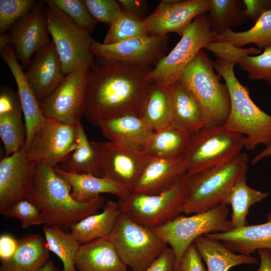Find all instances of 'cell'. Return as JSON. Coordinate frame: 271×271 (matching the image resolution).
Wrapping results in <instances>:
<instances>
[{
    "mask_svg": "<svg viewBox=\"0 0 271 271\" xmlns=\"http://www.w3.org/2000/svg\"><path fill=\"white\" fill-rule=\"evenodd\" d=\"M150 72L140 63L104 60L95 65L88 71L84 115L96 126L120 116H139L153 83Z\"/></svg>",
    "mask_w": 271,
    "mask_h": 271,
    "instance_id": "6da1fadb",
    "label": "cell"
},
{
    "mask_svg": "<svg viewBox=\"0 0 271 271\" xmlns=\"http://www.w3.org/2000/svg\"><path fill=\"white\" fill-rule=\"evenodd\" d=\"M71 192L69 183L53 167L35 163L32 184L26 199L40 210L44 225L69 228L83 218L99 212L105 204L101 195L80 202L73 198Z\"/></svg>",
    "mask_w": 271,
    "mask_h": 271,
    "instance_id": "7a4b0ae2",
    "label": "cell"
},
{
    "mask_svg": "<svg viewBox=\"0 0 271 271\" xmlns=\"http://www.w3.org/2000/svg\"><path fill=\"white\" fill-rule=\"evenodd\" d=\"M233 59L217 57L213 68L225 82L230 97V109L223 124L228 130L245 137V148L252 151L259 145L271 143V115L259 108L250 97L249 90L236 77Z\"/></svg>",
    "mask_w": 271,
    "mask_h": 271,
    "instance_id": "3957f363",
    "label": "cell"
},
{
    "mask_svg": "<svg viewBox=\"0 0 271 271\" xmlns=\"http://www.w3.org/2000/svg\"><path fill=\"white\" fill-rule=\"evenodd\" d=\"M249 158L241 153L226 164L187 174L181 213L197 214L212 209L225 200L235 183L245 176Z\"/></svg>",
    "mask_w": 271,
    "mask_h": 271,
    "instance_id": "277c9868",
    "label": "cell"
},
{
    "mask_svg": "<svg viewBox=\"0 0 271 271\" xmlns=\"http://www.w3.org/2000/svg\"><path fill=\"white\" fill-rule=\"evenodd\" d=\"M214 69L212 62L202 49L184 70L179 80L200 105L208 126L223 125L230 109L227 86L220 82Z\"/></svg>",
    "mask_w": 271,
    "mask_h": 271,
    "instance_id": "5b68a950",
    "label": "cell"
},
{
    "mask_svg": "<svg viewBox=\"0 0 271 271\" xmlns=\"http://www.w3.org/2000/svg\"><path fill=\"white\" fill-rule=\"evenodd\" d=\"M245 137L223 125H206L190 134L182 156L190 175L221 165L236 158L245 148Z\"/></svg>",
    "mask_w": 271,
    "mask_h": 271,
    "instance_id": "8992f818",
    "label": "cell"
},
{
    "mask_svg": "<svg viewBox=\"0 0 271 271\" xmlns=\"http://www.w3.org/2000/svg\"><path fill=\"white\" fill-rule=\"evenodd\" d=\"M229 211L228 205L222 203L208 211L191 216L179 215L162 226L152 229L173 249L175 255L174 271H178L182 256L196 238L233 229L228 219Z\"/></svg>",
    "mask_w": 271,
    "mask_h": 271,
    "instance_id": "52a82bcc",
    "label": "cell"
},
{
    "mask_svg": "<svg viewBox=\"0 0 271 271\" xmlns=\"http://www.w3.org/2000/svg\"><path fill=\"white\" fill-rule=\"evenodd\" d=\"M44 2L48 29L60 57L63 74L67 75L82 64L93 68L94 40L90 32L78 27L50 0Z\"/></svg>",
    "mask_w": 271,
    "mask_h": 271,
    "instance_id": "ba28073f",
    "label": "cell"
},
{
    "mask_svg": "<svg viewBox=\"0 0 271 271\" xmlns=\"http://www.w3.org/2000/svg\"><path fill=\"white\" fill-rule=\"evenodd\" d=\"M108 237L123 262L132 271L146 269L168 247L151 229L121 212Z\"/></svg>",
    "mask_w": 271,
    "mask_h": 271,
    "instance_id": "9c48e42d",
    "label": "cell"
},
{
    "mask_svg": "<svg viewBox=\"0 0 271 271\" xmlns=\"http://www.w3.org/2000/svg\"><path fill=\"white\" fill-rule=\"evenodd\" d=\"M216 36L207 15L197 17L185 30L174 48L150 70V79L165 88L179 81L184 70L199 52L204 49Z\"/></svg>",
    "mask_w": 271,
    "mask_h": 271,
    "instance_id": "30bf717a",
    "label": "cell"
},
{
    "mask_svg": "<svg viewBox=\"0 0 271 271\" xmlns=\"http://www.w3.org/2000/svg\"><path fill=\"white\" fill-rule=\"evenodd\" d=\"M186 174L161 193L148 195L132 192L125 198L118 199L120 211L151 229L172 221L182 213Z\"/></svg>",
    "mask_w": 271,
    "mask_h": 271,
    "instance_id": "8fae6325",
    "label": "cell"
},
{
    "mask_svg": "<svg viewBox=\"0 0 271 271\" xmlns=\"http://www.w3.org/2000/svg\"><path fill=\"white\" fill-rule=\"evenodd\" d=\"M90 68L86 64L79 65L65 75L50 94L39 101L45 118L73 125L80 122L84 113L86 82Z\"/></svg>",
    "mask_w": 271,
    "mask_h": 271,
    "instance_id": "7c38bea8",
    "label": "cell"
},
{
    "mask_svg": "<svg viewBox=\"0 0 271 271\" xmlns=\"http://www.w3.org/2000/svg\"><path fill=\"white\" fill-rule=\"evenodd\" d=\"M77 144L76 125L46 118L26 151L30 161L54 168L76 149Z\"/></svg>",
    "mask_w": 271,
    "mask_h": 271,
    "instance_id": "4fadbf2b",
    "label": "cell"
},
{
    "mask_svg": "<svg viewBox=\"0 0 271 271\" xmlns=\"http://www.w3.org/2000/svg\"><path fill=\"white\" fill-rule=\"evenodd\" d=\"M149 159L141 150L109 141L100 142L101 177L111 179L130 192Z\"/></svg>",
    "mask_w": 271,
    "mask_h": 271,
    "instance_id": "5bb4252c",
    "label": "cell"
},
{
    "mask_svg": "<svg viewBox=\"0 0 271 271\" xmlns=\"http://www.w3.org/2000/svg\"><path fill=\"white\" fill-rule=\"evenodd\" d=\"M9 30L18 60L23 68H28L36 52L51 42L44 1L37 2L31 12L18 20Z\"/></svg>",
    "mask_w": 271,
    "mask_h": 271,
    "instance_id": "9a60e30c",
    "label": "cell"
},
{
    "mask_svg": "<svg viewBox=\"0 0 271 271\" xmlns=\"http://www.w3.org/2000/svg\"><path fill=\"white\" fill-rule=\"evenodd\" d=\"M210 4V0H178L173 3L163 0L143 22L149 35L174 32L181 37L197 17L209 11Z\"/></svg>",
    "mask_w": 271,
    "mask_h": 271,
    "instance_id": "2e32d148",
    "label": "cell"
},
{
    "mask_svg": "<svg viewBox=\"0 0 271 271\" xmlns=\"http://www.w3.org/2000/svg\"><path fill=\"white\" fill-rule=\"evenodd\" d=\"M167 35H148L132 38L117 43L104 44L94 40L91 50L94 56L104 60L156 64L168 50Z\"/></svg>",
    "mask_w": 271,
    "mask_h": 271,
    "instance_id": "e0dca14e",
    "label": "cell"
},
{
    "mask_svg": "<svg viewBox=\"0 0 271 271\" xmlns=\"http://www.w3.org/2000/svg\"><path fill=\"white\" fill-rule=\"evenodd\" d=\"M35 163L27 156L25 144L0 162V213L27 198L32 184Z\"/></svg>",
    "mask_w": 271,
    "mask_h": 271,
    "instance_id": "ac0fdd59",
    "label": "cell"
},
{
    "mask_svg": "<svg viewBox=\"0 0 271 271\" xmlns=\"http://www.w3.org/2000/svg\"><path fill=\"white\" fill-rule=\"evenodd\" d=\"M25 74L38 101L57 87L65 75L62 72L61 60L52 41L36 52Z\"/></svg>",
    "mask_w": 271,
    "mask_h": 271,
    "instance_id": "d6986e66",
    "label": "cell"
},
{
    "mask_svg": "<svg viewBox=\"0 0 271 271\" xmlns=\"http://www.w3.org/2000/svg\"><path fill=\"white\" fill-rule=\"evenodd\" d=\"M2 58L7 64L15 80L26 129L25 142L26 150L37 129L46 119L40 109L39 101L31 89L23 67L18 62L12 44L1 51Z\"/></svg>",
    "mask_w": 271,
    "mask_h": 271,
    "instance_id": "ffe728a7",
    "label": "cell"
},
{
    "mask_svg": "<svg viewBox=\"0 0 271 271\" xmlns=\"http://www.w3.org/2000/svg\"><path fill=\"white\" fill-rule=\"evenodd\" d=\"M187 172L182 155L171 158H150L132 192L148 195L161 193Z\"/></svg>",
    "mask_w": 271,
    "mask_h": 271,
    "instance_id": "44dd1931",
    "label": "cell"
},
{
    "mask_svg": "<svg viewBox=\"0 0 271 271\" xmlns=\"http://www.w3.org/2000/svg\"><path fill=\"white\" fill-rule=\"evenodd\" d=\"M266 222L256 225H247L225 232L205 234L219 240L232 252L251 254L261 248L271 250V212L266 215Z\"/></svg>",
    "mask_w": 271,
    "mask_h": 271,
    "instance_id": "7402d4cb",
    "label": "cell"
},
{
    "mask_svg": "<svg viewBox=\"0 0 271 271\" xmlns=\"http://www.w3.org/2000/svg\"><path fill=\"white\" fill-rule=\"evenodd\" d=\"M75 265L78 271H128L108 237L80 245Z\"/></svg>",
    "mask_w": 271,
    "mask_h": 271,
    "instance_id": "603a6c76",
    "label": "cell"
},
{
    "mask_svg": "<svg viewBox=\"0 0 271 271\" xmlns=\"http://www.w3.org/2000/svg\"><path fill=\"white\" fill-rule=\"evenodd\" d=\"M167 88L171 109L172 123L192 133L206 125L200 105L190 91L178 81Z\"/></svg>",
    "mask_w": 271,
    "mask_h": 271,
    "instance_id": "cb8c5ba5",
    "label": "cell"
},
{
    "mask_svg": "<svg viewBox=\"0 0 271 271\" xmlns=\"http://www.w3.org/2000/svg\"><path fill=\"white\" fill-rule=\"evenodd\" d=\"M109 142L142 150L153 131L138 116L125 115L108 119L98 126Z\"/></svg>",
    "mask_w": 271,
    "mask_h": 271,
    "instance_id": "d4e9b609",
    "label": "cell"
},
{
    "mask_svg": "<svg viewBox=\"0 0 271 271\" xmlns=\"http://www.w3.org/2000/svg\"><path fill=\"white\" fill-rule=\"evenodd\" d=\"M54 168L69 183L72 187L71 195L78 202L88 201L102 193L111 194L118 199H123L131 193L126 188L105 177L67 172L58 166Z\"/></svg>",
    "mask_w": 271,
    "mask_h": 271,
    "instance_id": "484cf974",
    "label": "cell"
},
{
    "mask_svg": "<svg viewBox=\"0 0 271 271\" xmlns=\"http://www.w3.org/2000/svg\"><path fill=\"white\" fill-rule=\"evenodd\" d=\"M45 238L37 233L19 239L18 247L11 258L2 262L0 271H37L50 259Z\"/></svg>",
    "mask_w": 271,
    "mask_h": 271,
    "instance_id": "4316f807",
    "label": "cell"
},
{
    "mask_svg": "<svg viewBox=\"0 0 271 271\" xmlns=\"http://www.w3.org/2000/svg\"><path fill=\"white\" fill-rule=\"evenodd\" d=\"M76 128V148L58 166L67 172L101 177L100 142L88 140L81 122Z\"/></svg>",
    "mask_w": 271,
    "mask_h": 271,
    "instance_id": "83f0119b",
    "label": "cell"
},
{
    "mask_svg": "<svg viewBox=\"0 0 271 271\" xmlns=\"http://www.w3.org/2000/svg\"><path fill=\"white\" fill-rule=\"evenodd\" d=\"M103 210L90 215L71 226L69 233L80 245L108 237L120 213L117 202L106 200Z\"/></svg>",
    "mask_w": 271,
    "mask_h": 271,
    "instance_id": "f1b7e54d",
    "label": "cell"
},
{
    "mask_svg": "<svg viewBox=\"0 0 271 271\" xmlns=\"http://www.w3.org/2000/svg\"><path fill=\"white\" fill-rule=\"evenodd\" d=\"M193 243L208 271H228L235 266L258 263L257 259L251 254L234 253L221 241L205 235L196 238Z\"/></svg>",
    "mask_w": 271,
    "mask_h": 271,
    "instance_id": "f546056e",
    "label": "cell"
},
{
    "mask_svg": "<svg viewBox=\"0 0 271 271\" xmlns=\"http://www.w3.org/2000/svg\"><path fill=\"white\" fill-rule=\"evenodd\" d=\"M190 133L171 123L153 131L142 151L153 158H171L182 155L189 142Z\"/></svg>",
    "mask_w": 271,
    "mask_h": 271,
    "instance_id": "4dcf8cb0",
    "label": "cell"
},
{
    "mask_svg": "<svg viewBox=\"0 0 271 271\" xmlns=\"http://www.w3.org/2000/svg\"><path fill=\"white\" fill-rule=\"evenodd\" d=\"M139 116L153 131L171 124V109L167 88L153 82Z\"/></svg>",
    "mask_w": 271,
    "mask_h": 271,
    "instance_id": "1f68e13d",
    "label": "cell"
},
{
    "mask_svg": "<svg viewBox=\"0 0 271 271\" xmlns=\"http://www.w3.org/2000/svg\"><path fill=\"white\" fill-rule=\"evenodd\" d=\"M269 195L249 187L246 183V177L239 179L233 185L225 200L230 205L232 212L230 221L233 229L241 228L248 224L246 217L250 207Z\"/></svg>",
    "mask_w": 271,
    "mask_h": 271,
    "instance_id": "d6a6232c",
    "label": "cell"
},
{
    "mask_svg": "<svg viewBox=\"0 0 271 271\" xmlns=\"http://www.w3.org/2000/svg\"><path fill=\"white\" fill-rule=\"evenodd\" d=\"M210 1L207 17L216 36L231 29V27L243 24L247 19L242 0Z\"/></svg>",
    "mask_w": 271,
    "mask_h": 271,
    "instance_id": "836d02e7",
    "label": "cell"
},
{
    "mask_svg": "<svg viewBox=\"0 0 271 271\" xmlns=\"http://www.w3.org/2000/svg\"><path fill=\"white\" fill-rule=\"evenodd\" d=\"M213 41H226L237 47L253 44L260 50L271 46V11L263 14L249 30L236 32L229 29Z\"/></svg>",
    "mask_w": 271,
    "mask_h": 271,
    "instance_id": "e575fe53",
    "label": "cell"
},
{
    "mask_svg": "<svg viewBox=\"0 0 271 271\" xmlns=\"http://www.w3.org/2000/svg\"><path fill=\"white\" fill-rule=\"evenodd\" d=\"M47 246L61 259L62 271H77L75 265L76 255L80 244L69 233L57 225L43 227Z\"/></svg>",
    "mask_w": 271,
    "mask_h": 271,
    "instance_id": "d590c367",
    "label": "cell"
},
{
    "mask_svg": "<svg viewBox=\"0 0 271 271\" xmlns=\"http://www.w3.org/2000/svg\"><path fill=\"white\" fill-rule=\"evenodd\" d=\"M22 115V109L0 113V136L6 156L18 151L25 144L26 129Z\"/></svg>",
    "mask_w": 271,
    "mask_h": 271,
    "instance_id": "8d00e7d4",
    "label": "cell"
},
{
    "mask_svg": "<svg viewBox=\"0 0 271 271\" xmlns=\"http://www.w3.org/2000/svg\"><path fill=\"white\" fill-rule=\"evenodd\" d=\"M148 35L143 20L123 10L119 17L110 26L102 43L115 44L132 38Z\"/></svg>",
    "mask_w": 271,
    "mask_h": 271,
    "instance_id": "74e56055",
    "label": "cell"
},
{
    "mask_svg": "<svg viewBox=\"0 0 271 271\" xmlns=\"http://www.w3.org/2000/svg\"><path fill=\"white\" fill-rule=\"evenodd\" d=\"M237 64L251 80H262L271 85V46L256 56L245 55Z\"/></svg>",
    "mask_w": 271,
    "mask_h": 271,
    "instance_id": "f35d334b",
    "label": "cell"
},
{
    "mask_svg": "<svg viewBox=\"0 0 271 271\" xmlns=\"http://www.w3.org/2000/svg\"><path fill=\"white\" fill-rule=\"evenodd\" d=\"M34 0H0V33L5 34L36 5Z\"/></svg>",
    "mask_w": 271,
    "mask_h": 271,
    "instance_id": "ab89813d",
    "label": "cell"
},
{
    "mask_svg": "<svg viewBox=\"0 0 271 271\" xmlns=\"http://www.w3.org/2000/svg\"><path fill=\"white\" fill-rule=\"evenodd\" d=\"M66 14L78 27L91 32L97 22L88 11L82 0H50Z\"/></svg>",
    "mask_w": 271,
    "mask_h": 271,
    "instance_id": "60d3db41",
    "label": "cell"
},
{
    "mask_svg": "<svg viewBox=\"0 0 271 271\" xmlns=\"http://www.w3.org/2000/svg\"><path fill=\"white\" fill-rule=\"evenodd\" d=\"M2 214L6 217L19 220L23 229L43 224V219L40 210L26 198L18 201L4 211Z\"/></svg>",
    "mask_w": 271,
    "mask_h": 271,
    "instance_id": "b9f144b4",
    "label": "cell"
},
{
    "mask_svg": "<svg viewBox=\"0 0 271 271\" xmlns=\"http://www.w3.org/2000/svg\"><path fill=\"white\" fill-rule=\"evenodd\" d=\"M88 11L97 22L109 27L117 19L123 10L117 1L84 0Z\"/></svg>",
    "mask_w": 271,
    "mask_h": 271,
    "instance_id": "7bdbcfd3",
    "label": "cell"
},
{
    "mask_svg": "<svg viewBox=\"0 0 271 271\" xmlns=\"http://www.w3.org/2000/svg\"><path fill=\"white\" fill-rule=\"evenodd\" d=\"M213 53L217 57L232 59L236 61L245 55L250 54L258 55L261 50L257 47L243 48L234 46L226 41H212L208 43L204 48Z\"/></svg>",
    "mask_w": 271,
    "mask_h": 271,
    "instance_id": "ee69618b",
    "label": "cell"
},
{
    "mask_svg": "<svg viewBox=\"0 0 271 271\" xmlns=\"http://www.w3.org/2000/svg\"><path fill=\"white\" fill-rule=\"evenodd\" d=\"M178 271H207L193 242L189 245L182 256Z\"/></svg>",
    "mask_w": 271,
    "mask_h": 271,
    "instance_id": "f6af8a7d",
    "label": "cell"
},
{
    "mask_svg": "<svg viewBox=\"0 0 271 271\" xmlns=\"http://www.w3.org/2000/svg\"><path fill=\"white\" fill-rule=\"evenodd\" d=\"M244 13L247 19L255 24L265 12L271 11V0H242Z\"/></svg>",
    "mask_w": 271,
    "mask_h": 271,
    "instance_id": "bcb514c9",
    "label": "cell"
},
{
    "mask_svg": "<svg viewBox=\"0 0 271 271\" xmlns=\"http://www.w3.org/2000/svg\"><path fill=\"white\" fill-rule=\"evenodd\" d=\"M174 251L171 247H167L161 255L143 271H174Z\"/></svg>",
    "mask_w": 271,
    "mask_h": 271,
    "instance_id": "7dc6e473",
    "label": "cell"
},
{
    "mask_svg": "<svg viewBox=\"0 0 271 271\" xmlns=\"http://www.w3.org/2000/svg\"><path fill=\"white\" fill-rule=\"evenodd\" d=\"M19 239L9 233H3L0 235V259L2 262L8 260L16 252Z\"/></svg>",
    "mask_w": 271,
    "mask_h": 271,
    "instance_id": "c3c4849f",
    "label": "cell"
},
{
    "mask_svg": "<svg viewBox=\"0 0 271 271\" xmlns=\"http://www.w3.org/2000/svg\"><path fill=\"white\" fill-rule=\"evenodd\" d=\"M117 1L120 6L123 8V10L129 12L141 19L147 11V4L146 1L118 0Z\"/></svg>",
    "mask_w": 271,
    "mask_h": 271,
    "instance_id": "681fc988",
    "label": "cell"
},
{
    "mask_svg": "<svg viewBox=\"0 0 271 271\" xmlns=\"http://www.w3.org/2000/svg\"><path fill=\"white\" fill-rule=\"evenodd\" d=\"M260 257V265L257 271H271V250L261 248L257 250Z\"/></svg>",
    "mask_w": 271,
    "mask_h": 271,
    "instance_id": "f907efd6",
    "label": "cell"
},
{
    "mask_svg": "<svg viewBox=\"0 0 271 271\" xmlns=\"http://www.w3.org/2000/svg\"><path fill=\"white\" fill-rule=\"evenodd\" d=\"M271 156V143L266 146L265 148L263 150L258 154L255 155L251 161V164L252 165L255 164L264 158Z\"/></svg>",
    "mask_w": 271,
    "mask_h": 271,
    "instance_id": "816d5d0a",
    "label": "cell"
},
{
    "mask_svg": "<svg viewBox=\"0 0 271 271\" xmlns=\"http://www.w3.org/2000/svg\"><path fill=\"white\" fill-rule=\"evenodd\" d=\"M11 44V39L9 34H2L0 35V51Z\"/></svg>",
    "mask_w": 271,
    "mask_h": 271,
    "instance_id": "f5cc1de1",
    "label": "cell"
},
{
    "mask_svg": "<svg viewBox=\"0 0 271 271\" xmlns=\"http://www.w3.org/2000/svg\"><path fill=\"white\" fill-rule=\"evenodd\" d=\"M37 271H59L52 259L48 261Z\"/></svg>",
    "mask_w": 271,
    "mask_h": 271,
    "instance_id": "db71d44e",
    "label": "cell"
}]
</instances>
